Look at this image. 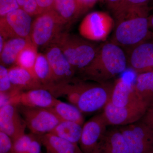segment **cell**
<instances>
[{
    "instance_id": "cell-1",
    "label": "cell",
    "mask_w": 153,
    "mask_h": 153,
    "mask_svg": "<svg viewBox=\"0 0 153 153\" xmlns=\"http://www.w3.org/2000/svg\"><path fill=\"white\" fill-rule=\"evenodd\" d=\"M114 83L90 82L74 77L68 82L55 84L48 89L56 98L65 97L82 113L103 108L110 100Z\"/></svg>"
},
{
    "instance_id": "cell-2",
    "label": "cell",
    "mask_w": 153,
    "mask_h": 153,
    "mask_svg": "<svg viewBox=\"0 0 153 153\" xmlns=\"http://www.w3.org/2000/svg\"><path fill=\"white\" fill-rule=\"evenodd\" d=\"M149 5L133 8L115 17L111 42L128 51L152 37L149 25Z\"/></svg>"
},
{
    "instance_id": "cell-3",
    "label": "cell",
    "mask_w": 153,
    "mask_h": 153,
    "mask_svg": "<svg viewBox=\"0 0 153 153\" xmlns=\"http://www.w3.org/2000/svg\"><path fill=\"white\" fill-rule=\"evenodd\" d=\"M127 66L124 50L110 41L100 45L92 61L77 74L83 80L103 83L122 73Z\"/></svg>"
},
{
    "instance_id": "cell-4",
    "label": "cell",
    "mask_w": 153,
    "mask_h": 153,
    "mask_svg": "<svg viewBox=\"0 0 153 153\" xmlns=\"http://www.w3.org/2000/svg\"><path fill=\"white\" fill-rule=\"evenodd\" d=\"M84 38L63 32L52 44L61 49L76 74L92 61L98 48Z\"/></svg>"
},
{
    "instance_id": "cell-5",
    "label": "cell",
    "mask_w": 153,
    "mask_h": 153,
    "mask_svg": "<svg viewBox=\"0 0 153 153\" xmlns=\"http://www.w3.org/2000/svg\"><path fill=\"white\" fill-rule=\"evenodd\" d=\"M66 24L53 10L39 14L32 24L30 38L36 47H48L63 32Z\"/></svg>"
},
{
    "instance_id": "cell-6",
    "label": "cell",
    "mask_w": 153,
    "mask_h": 153,
    "mask_svg": "<svg viewBox=\"0 0 153 153\" xmlns=\"http://www.w3.org/2000/svg\"><path fill=\"white\" fill-rule=\"evenodd\" d=\"M17 106L27 128L35 134L49 133L61 121L50 108Z\"/></svg>"
},
{
    "instance_id": "cell-7",
    "label": "cell",
    "mask_w": 153,
    "mask_h": 153,
    "mask_svg": "<svg viewBox=\"0 0 153 153\" xmlns=\"http://www.w3.org/2000/svg\"><path fill=\"white\" fill-rule=\"evenodd\" d=\"M112 17L104 12H92L86 15L80 23L79 34L87 40L104 41L114 28Z\"/></svg>"
},
{
    "instance_id": "cell-8",
    "label": "cell",
    "mask_w": 153,
    "mask_h": 153,
    "mask_svg": "<svg viewBox=\"0 0 153 153\" xmlns=\"http://www.w3.org/2000/svg\"><path fill=\"white\" fill-rule=\"evenodd\" d=\"M32 16L19 8L0 19V36L6 39L15 38H30Z\"/></svg>"
},
{
    "instance_id": "cell-9",
    "label": "cell",
    "mask_w": 153,
    "mask_h": 153,
    "mask_svg": "<svg viewBox=\"0 0 153 153\" xmlns=\"http://www.w3.org/2000/svg\"><path fill=\"white\" fill-rule=\"evenodd\" d=\"M131 153H153V133L141 122L119 128Z\"/></svg>"
},
{
    "instance_id": "cell-10",
    "label": "cell",
    "mask_w": 153,
    "mask_h": 153,
    "mask_svg": "<svg viewBox=\"0 0 153 153\" xmlns=\"http://www.w3.org/2000/svg\"><path fill=\"white\" fill-rule=\"evenodd\" d=\"M147 110L143 104L117 107L109 101L103 108L102 114L108 126H125L139 121Z\"/></svg>"
},
{
    "instance_id": "cell-11",
    "label": "cell",
    "mask_w": 153,
    "mask_h": 153,
    "mask_svg": "<svg viewBox=\"0 0 153 153\" xmlns=\"http://www.w3.org/2000/svg\"><path fill=\"white\" fill-rule=\"evenodd\" d=\"M102 113L91 117L82 126L79 146L84 153H98L100 144L107 131Z\"/></svg>"
},
{
    "instance_id": "cell-12",
    "label": "cell",
    "mask_w": 153,
    "mask_h": 153,
    "mask_svg": "<svg viewBox=\"0 0 153 153\" xmlns=\"http://www.w3.org/2000/svg\"><path fill=\"white\" fill-rule=\"evenodd\" d=\"M127 66L137 74L153 71V38L126 52Z\"/></svg>"
},
{
    "instance_id": "cell-13",
    "label": "cell",
    "mask_w": 153,
    "mask_h": 153,
    "mask_svg": "<svg viewBox=\"0 0 153 153\" xmlns=\"http://www.w3.org/2000/svg\"><path fill=\"white\" fill-rule=\"evenodd\" d=\"M44 54L51 66L55 84L68 82L75 77L76 71L56 45L52 44L48 46Z\"/></svg>"
},
{
    "instance_id": "cell-14",
    "label": "cell",
    "mask_w": 153,
    "mask_h": 153,
    "mask_svg": "<svg viewBox=\"0 0 153 153\" xmlns=\"http://www.w3.org/2000/svg\"><path fill=\"white\" fill-rule=\"evenodd\" d=\"M27 127L17 105L8 104L0 108V131L8 135L13 141L25 134Z\"/></svg>"
},
{
    "instance_id": "cell-15",
    "label": "cell",
    "mask_w": 153,
    "mask_h": 153,
    "mask_svg": "<svg viewBox=\"0 0 153 153\" xmlns=\"http://www.w3.org/2000/svg\"><path fill=\"white\" fill-rule=\"evenodd\" d=\"M58 100L49 90L36 88L19 92L10 99L8 104L49 108L53 107Z\"/></svg>"
},
{
    "instance_id": "cell-16",
    "label": "cell",
    "mask_w": 153,
    "mask_h": 153,
    "mask_svg": "<svg viewBox=\"0 0 153 153\" xmlns=\"http://www.w3.org/2000/svg\"><path fill=\"white\" fill-rule=\"evenodd\" d=\"M110 102L117 107L144 105L137 95L134 84L123 77L114 82Z\"/></svg>"
},
{
    "instance_id": "cell-17",
    "label": "cell",
    "mask_w": 153,
    "mask_h": 153,
    "mask_svg": "<svg viewBox=\"0 0 153 153\" xmlns=\"http://www.w3.org/2000/svg\"><path fill=\"white\" fill-rule=\"evenodd\" d=\"M9 77L15 89L20 91L45 88L36 76L30 71L20 66H14L8 68Z\"/></svg>"
},
{
    "instance_id": "cell-18",
    "label": "cell",
    "mask_w": 153,
    "mask_h": 153,
    "mask_svg": "<svg viewBox=\"0 0 153 153\" xmlns=\"http://www.w3.org/2000/svg\"><path fill=\"white\" fill-rule=\"evenodd\" d=\"M98 153H131L119 129L107 130L99 147Z\"/></svg>"
},
{
    "instance_id": "cell-19",
    "label": "cell",
    "mask_w": 153,
    "mask_h": 153,
    "mask_svg": "<svg viewBox=\"0 0 153 153\" xmlns=\"http://www.w3.org/2000/svg\"><path fill=\"white\" fill-rule=\"evenodd\" d=\"M39 135L47 153H84L77 144L68 141L51 133Z\"/></svg>"
},
{
    "instance_id": "cell-20",
    "label": "cell",
    "mask_w": 153,
    "mask_h": 153,
    "mask_svg": "<svg viewBox=\"0 0 153 153\" xmlns=\"http://www.w3.org/2000/svg\"><path fill=\"white\" fill-rule=\"evenodd\" d=\"M31 38H15L6 41L1 54V65L6 67L16 64L17 57L31 42Z\"/></svg>"
},
{
    "instance_id": "cell-21",
    "label": "cell",
    "mask_w": 153,
    "mask_h": 153,
    "mask_svg": "<svg viewBox=\"0 0 153 153\" xmlns=\"http://www.w3.org/2000/svg\"><path fill=\"white\" fill-rule=\"evenodd\" d=\"M137 95L147 109L153 105V71L138 74L134 84Z\"/></svg>"
},
{
    "instance_id": "cell-22",
    "label": "cell",
    "mask_w": 153,
    "mask_h": 153,
    "mask_svg": "<svg viewBox=\"0 0 153 153\" xmlns=\"http://www.w3.org/2000/svg\"><path fill=\"white\" fill-rule=\"evenodd\" d=\"M52 10L66 25L82 15L76 0H55Z\"/></svg>"
},
{
    "instance_id": "cell-23",
    "label": "cell",
    "mask_w": 153,
    "mask_h": 153,
    "mask_svg": "<svg viewBox=\"0 0 153 153\" xmlns=\"http://www.w3.org/2000/svg\"><path fill=\"white\" fill-rule=\"evenodd\" d=\"M34 72L36 78L47 90L55 84L52 69L45 54L38 53Z\"/></svg>"
},
{
    "instance_id": "cell-24",
    "label": "cell",
    "mask_w": 153,
    "mask_h": 153,
    "mask_svg": "<svg viewBox=\"0 0 153 153\" xmlns=\"http://www.w3.org/2000/svg\"><path fill=\"white\" fill-rule=\"evenodd\" d=\"M82 126L74 122L61 121L51 133L78 144L82 134Z\"/></svg>"
},
{
    "instance_id": "cell-25",
    "label": "cell",
    "mask_w": 153,
    "mask_h": 153,
    "mask_svg": "<svg viewBox=\"0 0 153 153\" xmlns=\"http://www.w3.org/2000/svg\"><path fill=\"white\" fill-rule=\"evenodd\" d=\"M51 109L61 121L74 122L83 126L84 119L83 114L76 106L58 100Z\"/></svg>"
},
{
    "instance_id": "cell-26",
    "label": "cell",
    "mask_w": 153,
    "mask_h": 153,
    "mask_svg": "<svg viewBox=\"0 0 153 153\" xmlns=\"http://www.w3.org/2000/svg\"><path fill=\"white\" fill-rule=\"evenodd\" d=\"M37 48L31 41L20 52L16 62V65L27 69L35 75L34 68L38 54Z\"/></svg>"
},
{
    "instance_id": "cell-27",
    "label": "cell",
    "mask_w": 153,
    "mask_h": 153,
    "mask_svg": "<svg viewBox=\"0 0 153 153\" xmlns=\"http://www.w3.org/2000/svg\"><path fill=\"white\" fill-rule=\"evenodd\" d=\"M20 92L15 89L9 77L8 68L0 65V93L16 94Z\"/></svg>"
},
{
    "instance_id": "cell-28",
    "label": "cell",
    "mask_w": 153,
    "mask_h": 153,
    "mask_svg": "<svg viewBox=\"0 0 153 153\" xmlns=\"http://www.w3.org/2000/svg\"><path fill=\"white\" fill-rule=\"evenodd\" d=\"M35 134H26L13 142L14 153H30L31 142Z\"/></svg>"
},
{
    "instance_id": "cell-29",
    "label": "cell",
    "mask_w": 153,
    "mask_h": 153,
    "mask_svg": "<svg viewBox=\"0 0 153 153\" xmlns=\"http://www.w3.org/2000/svg\"><path fill=\"white\" fill-rule=\"evenodd\" d=\"M152 1V0H122L119 5L113 13L114 17L130 9L149 5V3Z\"/></svg>"
},
{
    "instance_id": "cell-30",
    "label": "cell",
    "mask_w": 153,
    "mask_h": 153,
    "mask_svg": "<svg viewBox=\"0 0 153 153\" xmlns=\"http://www.w3.org/2000/svg\"><path fill=\"white\" fill-rule=\"evenodd\" d=\"M19 7L30 16H38L42 13L36 0H17Z\"/></svg>"
},
{
    "instance_id": "cell-31",
    "label": "cell",
    "mask_w": 153,
    "mask_h": 153,
    "mask_svg": "<svg viewBox=\"0 0 153 153\" xmlns=\"http://www.w3.org/2000/svg\"><path fill=\"white\" fill-rule=\"evenodd\" d=\"M0 153H14L13 141L2 131H0Z\"/></svg>"
},
{
    "instance_id": "cell-32",
    "label": "cell",
    "mask_w": 153,
    "mask_h": 153,
    "mask_svg": "<svg viewBox=\"0 0 153 153\" xmlns=\"http://www.w3.org/2000/svg\"><path fill=\"white\" fill-rule=\"evenodd\" d=\"M20 8L17 0H0V16H4L12 11Z\"/></svg>"
},
{
    "instance_id": "cell-33",
    "label": "cell",
    "mask_w": 153,
    "mask_h": 153,
    "mask_svg": "<svg viewBox=\"0 0 153 153\" xmlns=\"http://www.w3.org/2000/svg\"><path fill=\"white\" fill-rule=\"evenodd\" d=\"M140 121L153 133V105L147 110Z\"/></svg>"
},
{
    "instance_id": "cell-34",
    "label": "cell",
    "mask_w": 153,
    "mask_h": 153,
    "mask_svg": "<svg viewBox=\"0 0 153 153\" xmlns=\"http://www.w3.org/2000/svg\"><path fill=\"white\" fill-rule=\"evenodd\" d=\"M102 1L103 0H76V1L82 15L93 7L97 3Z\"/></svg>"
},
{
    "instance_id": "cell-35",
    "label": "cell",
    "mask_w": 153,
    "mask_h": 153,
    "mask_svg": "<svg viewBox=\"0 0 153 153\" xmlns=\"http://www.w3.org/2000/svg\"><path fill=\"white\" fill-rule=\"evenodd\" d=\"M38 7L42 13L53 9L55 0H36Z\"/></svg>"
},
{
    "instance_id": "cell-36",
    "label": "cell",
    "mask_w": 153,
    "mask_h": 153,
    "mask_svg": "<svg viewBox=\"0 0 153 153\" xmlns=\"http://www.w3.org/2000/svg\"><path fill=\"white\" fill-rule=\"evenodd\" d=\"M105 1L107 4L108 7L113 13L119 5L122 0H105Z\"/></svg>"
},
{
    "instance_id": "cell-37",
    "label": "cell",
    "mask_w": 153,
    "mask_h": 153,
    "mask_svg": "<svg viewBox=\"0 0 153 153\" xmlns=\"http://www.w3.org/2000/svg\"><path fill=\"white\" fill-rule=\"evenodd\" d=\"M149 30L153 33V14L150 15L149 17Z\"/></svg>"
},
{
    "instance_id": "cell-38",
    "label": "cell",
    "mask_w": 153,
    "mask_h": 153,
    "mask_svg": "<svg viewBox=\"0 0 153 153\" xmlns=\"http://www.w3.org/2000/svg\"><path fill=\"white\" fill-rule=\"evenodd\" d=\"M5 42L4 38H3L1 36H0V52H1V51H2Z\"/></svg>"
},
{
    "instance_id": "cell-39",
    "label": "cell",
    "mask_w": 153,
    "mask_h": 153,
    "mask_svg": "<svg viewBox=\"0 0 153 153\" xmlns=\"http://www.w3.org/2000/svg\"><path fill=\"white\" fill-rule=\"evenodd\" d=\"M152 38H153V33L152 32Z\"/></svg>"
}]
</instances>
